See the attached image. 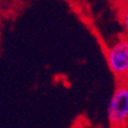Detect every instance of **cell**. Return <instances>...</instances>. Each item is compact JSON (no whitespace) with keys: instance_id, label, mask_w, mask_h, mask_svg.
Segmentation results:
<instances>
[{"instance_id":"1","label":"cell","mask_w":128,"mask_h":128,"mask_svg":"<svg viewBox=\"0 0 128 128\" xmlns=\"http://www.w3.org/2000/svg\"><path fill=\"white\" fill-rule=\"evenodd\" d=\"M110 70L118 82L128 84V36L110 45L105 52Z\"/></svg>"},{"instance_id":"2","label":"cell","mask_w":128,"mask_h":128,"mask_svg":"<svg viewBox=\"0 0 128 128\" xmlns=\"http://www.w3.org/2000/svg\"><path fill=\"white\" fill-rule=\"evenodd\" d=\"M108 118L112 128H125L128 122V84L118 82L109 106Z\"/></svg>"},{"instance_id":"3","label":"cell","mask_w":128,"mask_h":128,"mask_svg":"<svg viewBox=\"0 0 128 128\" xmlns=\"http://www.w3.org/2000/svg\"><path fill=\"white\" fill-rule=\"evenodd\" d=\"M119 20L125 33L128 36V0H121L119 4Z\"/></svg>"}]
</instances>
